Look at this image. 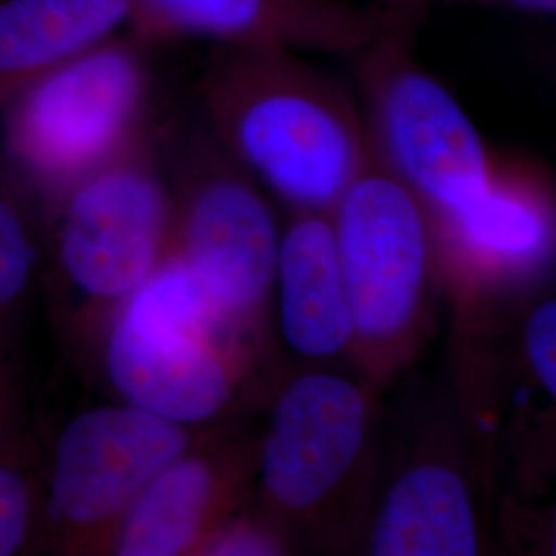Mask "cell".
I'll return each instance as SVG.
<instances>
[{
	"mask_svg": "<svg viewBox=\"0 0 556 556\" xmlns=\"http://www.w3.org/2000/svg\"><path fill=\"white\" fill-rule=\"evenodd\" d=\"M431 220L452 321L514 309L553 285L555 192L532 165L493 155L482 192Z\"/></svg>",
	"mask_w": 556,
	"mask_h": 556,
	"instance_id": "obj_11",
	"label": "cell"
},
{
	"mask_svg": "<svg viewBox=\"0 0 556 556\" xmlns=\"http://www.w3.org/2000/svg\"><path fill=\"white\" fill-rule=\"evenodd\" d=\"M38 204L15 179H0V353L17 351L41 273Z\"/></svg>",
	"mask_w": 556,
	"mask_h": 556,
	"instance_id": "obj_16",
	"label": "cell"
},
{
	"mask_svg": "<svg viewBox=\"0 0 556 556\" xmlns=\"http://www.w3.org/2000/svg\"><path fill=\"white\" fill-rule=\"evenodd\" d=\"M142 36L190 34L217 43L355 54L386 25L376 4L349 0H137Z\"/></svg>",
	"mask_w": 556,
	"mask_h": 556,
	"instance_id": "obj_14",
	"label": "cell"
},
{
	"mask_svg": "<svg viewBox=\"0 0 556 556\" xmlns=\"http://www.w3.org/2000/svg\"><path fill=\"white\" fill-rule=\"evenodd\" d=\"M200 431L119 400L77 413L46 464L41 551L108 556L130 503Z\"/></svg>",
	"mask_w": 556,
	"mask_h": 556,
	"instance_id": "obj_10",
	"label": "cell"
},
{
	"mask_svg": "<svg viewBox=\"0 0 556 556\" xmlns=\"http://www.w3.org/2000/svg\"><path fill=\"white\" fill-rule=\"evenodd\" d=\"M172 184L144 132L77 181L54 211L50 295L64 349L93 367L101 337L169 250Z\"/></svg>",
	"mask_w": 556,
	"mask_h": 556,
	"instance_id": "obj_6",
	"label": "cell"
},
{
	"mask_svg": "<svg viewBox=\"0 0 556 556\" xmlns=\"http://www.w3.org/2000/svg\"><path fill=\"white\" fill-rule=\"evenodd\" d=\"M93 369L119 402L192 429L256 415L280 374L174 256L110 319Z\"/></svg>",
	"mask_w": 556,
	"mask_h": 556,
	"instance_id": "obj_3",
	"label": "cell"
},
{
	"mask_svg": "<svg viewBox=\"0 0 556 556\" xmlns=\"http://www.w3.org/2000/svg\"><path fill=\"white\" fill-rule=\"evenodd\" d=\"M383 396L378 468L358 556H478L497 548L477 431L450 376Z\"/></svg>",
	"mask_w": 556,
	"mask_h": 556,
	"instance_id": "obj_4",
	"label": "cell"
},
{
	"mask_svg": "<svg viewBox=\"0 0 556 556\" xmlns=\"http://www.w3.org/2000/svg\"><path fill=\"white\" fill-rule=\"evenodd\" d=\"M147 103L139 40L114 38L46 73L0 112L15 181L43 219L77 181L147 132Z\"/></svg>",
	"mask_w": 556,
	"mask_h": 556,
	"instance_id": "obj_7",
	"label": "cell"
},
{
	"mask_svg": "<svg viewBox=\"0 0 556 556\" xmlns=\"http://www.w3.org/2000/svg\"><path fill=\"white\" fill-rule=\"evenodd\" d=\"M268 337L280 371L353 369V324L326 211H287L280 223Z\"/></svg>",
	"mask_w": 556,
	"mask_h": 556,
	"instance_id": "obj_13",
	"label": "cell"
},
{
	"mask_svg": "<svg viewBox=\"0 0 556 556\" xmlns=\"http://www.w3.org/2000/svg\"><path fill=\"white\" fill-rule=\"evenodd\" d=\"M135 27L137 0H0V112L31 83Z\"/></svg>",
	"mask_w": 556,
	"mask_h": 556,
	"instance_id": "obj_15",
	"label": "cell"
},
{
	"mask_svg": "<svg viewBox=\"0 0 556 556\" xmlns=\"http://www.w3.org/2000/svg\"><path fill=\"white\" fill-rule=\"evenodd\" d=\"M388 20L408 21L420 25L429 7L427 0H378Z\"/></svg>",
	"mask_w": 556,
	"mask_h": 556,
	"instance_id": "obj_21",
	"label": "cell"
},
{
	"mask_svg": "<svg viewBox=\"0 0 556 556\" xmlns=\"http://www.w3.org/2000/svg\"><path fill=\"white\" fill-rule=\"evenodd\" d=\"M25 378L17 351L0 353V457L15 450L23 439Z\"/></svg>",
	"mask_w": 556,
	"mask_h": 556,
	"instance_id": "obj_19",
	"label": "cell"
},
{
	"mask_svg": "<svg viewBox=\"0 0 556 556\" xmlns=\"http://www.w3.org/2000/svg\"><path fill=\"white\" fill-rule=\"evenodd\" d=\"M383 392L353 369H282L258 410L245 507L293 555H355L378 468Z\"/></svg>",
	"mask_w": 556,
	"mask_h": 556,
	"instance_id": "obj_1",
	"label": "cell"
},
{
	"mask_svg": "<svg viewBox=\"0 0 556 556\" xmlns=\"http://www.w3.org/2000/svg\"><path fill=\"white\" fill-rule=\"evenodd\" d=\"M258 452V413L202 429L147 482L119 519L108 556H199L245 505Z\"/></svg>",
	"mask_w": 556,
	"mask_h": 556,
	"instance_id": "obj_12",
	"label": "cell"
},
{
	"mask_svg": "<svg viewBox=\"0 0 556 556\" xmlns=\"http://www.w3.org/2000/svg\"><path fill=\"white\" fill-rule=\"evenodd\" d=\"M206 130L285 211H326L357 174V101L278 46L217 43L199 85Z\"/></svg>",
	"mask_w": 556,
	"mask_h": 556,
	"instance_id": "obj_2",
	"label": "cell"
},
{
	"mask_svg": "<svg viewBox=\"0 0 556 556\" xmlns=\"http://www.w3.org/2000/svg\"><path fill=\"white\" fill-rule=\"evenodd\" d=\"M289 540L245 505L200 546L199 556H291Z\"/></svg>",
	"mask_w": 556,
	"mask_h": 556,
	"instance_id": "obj_18",
	"label": "cell"
},
{
	"mask_svg": "<svg viewBox=\"0 0 556 556\" xmlns=\"http://www.w3.org/2000/svg\"><path fill=\"white\" fill-rule=\"evenodd\" d=\"M472 4V7H486V9H503V11H517V13H532V15H555L556 0H427V7L433 4Z\"/></svg>",
	"mask_w": 556,
	"mask_h": 556,
	"instance_id": "obj_20",
	"label": "cell"
},
{
	"mask_svg": "<svg viewBox=\"0 0 556 556\" xmlns=\"http://www.w3.org/2000/svg\"><path fill=\"white\" fill-rule=\"evenodd\" d=\"M330 220L353 324V369L386 394L435 334L443 295L431 213L365 140Z\"/></svg>",
	"mask_w": 556,
	"mask_h": 556,
	"instance_id": "obj_5",
	"label": "cell"
},
{
	"mask_svg": "<svg viewBox=\"0 0 556 556\" xmlns=\"http://www.w3.org/2000/svg\"><path fill=\"white\" fill-rule=\"evenodd\" d=\"M43 505L46 464L25 438L0 457V556L41 553Z\"/></svg>",
	"mask_w": 556,
	"mask_h": 556,
	"instance_id": "obj_17",
	"label": "cell"
},
{
	"mask_svg": "<svg viewBox=\"0 0 556 556\" xmlns=\"http://www.w3.org/2000/svg\"><path fill=\"white\" fill-rule=\"evenodd\" d=\"M417 23L388 20L357 56L367 144L431 215L466 204L491 178L493 153L475 122L417 59Z\"/></svg>",
	"mask_w": 556,
	"mask_h": 556,
	"instance_id": "obj_8",
	"label": "cell"
},
{
	"mask_svg": "<svg viewBox=\"0 0 556 556\" xmlns=\"http://www.w3.org/2000/svg\"><path fill=\"white\" fill-rule=\"evenodd\" d=\"M169 184L167 256L179 260L273 355L268 305L282 223L273 199L206 128Z\"/></svg>",
	"mask_w": 556,
	"mask_h": 556,
	"instance_id": "obj_9",
	"label": "cell"
}]
</instances>
